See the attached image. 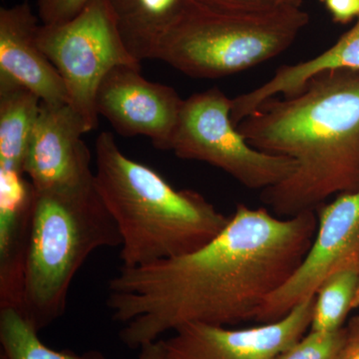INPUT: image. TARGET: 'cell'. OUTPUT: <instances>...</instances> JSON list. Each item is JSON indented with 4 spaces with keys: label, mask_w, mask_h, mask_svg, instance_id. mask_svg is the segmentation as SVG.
<instances>
[{
    "label": "cell",
    "mask_w": 359,
    "mask_h": 359,
    "mask_svg": "<svg viewBox=\"0 0 359 359\" xmlns=\"http://www.w3.org/2000/svg\"><path fill=\"white\" fill-rule=\"evenodd\" d=\"M318 214L280 218L266 208L237 205L221 233L175 259L122 268L107 285L106 306L131 349L188 323L233 327L285 283L308 254Z\"/></svg>",
    "instance_id": "1"
},
{
    "label": "cell",
    "mask_w": 359,
    "mask_h": 359,
    "mask_svg": "<svg viewBox=\"0 0 359 359\" xmlns=\"http://www.w3.org/2000/svg\"><path fill=\"white\" fill-rule=\"evenodd\" d=\"M237 128L252 147L297 165L262 191L276 216L316 212L335 194L359 190V70L316 75L294 95L266 99Z\"/></svg>",
    "instance_id": "2"
},
{
    "label": "cell",
    "mask_w": 359,
    "mask_h": 359,
    "mask_svg": "<svg viewBox=\"0 0 359 359\" xmlns=\"http://www.w3.org/2000/svg\"><path fill=\"white\" fill-rule=\"evenodd\" d=\"M95 186L122 238V268H139L201 249L230 216L204 196L177 190L150 167L127 157L114 136L96 140Z\"/></svg>",
    "instance_id": "3"
},
{
    "label": "cell",
    "mask_w": 359,
    "mask_h": 359,
    "mask_svg": "<svg viewBox=\"0 0 359 359\" xmlns=\"http://www.w3.org/2000/svg\"><path fill=\"white\" fill-rule=\"evenodd\" d=\"M36 191V190H35ZM122 238L92 178L36 191L21 313L39 332L65 313L73 278L92 252Z\"/></svg>",
    "instance_id": "4"
},
{
    "label": "cell",
    "mask_w": 359,
    "mask_h": 359,
    "mask_svg": "<svg viewBox=\"0 0 359 359\" xmlns=\"http://www.w3.org/2000/svg\"><path fill=\"white\" fill-rule=\"evenodd\" d=\"M309 21L302 8L245 14L194 0L161 40L155 59L198 79L230 76L282 54Z\"/></svg>",
    "instance_id": "5"
},
{
    "label": "cell",
    "mask_w": 359,
    "mask_h": 359,
    "mask_svg": "<svg viewBox=\"0 0 359 359\" xmlns=\"http://www.w3.org/2000/svg\"><path fill=\"white\" fill-rule=\"evenodd\" d=\"M231 99L219 88L184 100L169 151L184 160L223 170L252 190L264 191L289 178L295 162L252 147L231 117Z\"/></svg>",
    "instance_id": "6"
},
{
    "label": "cell",
    "mask_w": 359,
    "mask_h": 359,
    "mask_svg": "<svg viewBox=\"0 0 359 359\" xmlns=\"http://www.w3.org/2000/svg\"><path fill=\"white\" fill-rule=\"evenodd\" d=\"M37 42L65 81L69 105L89 132L98 126L99 84L116 66H141L123 42L109 0H91L76 18L39 26Z\"/></svg>",
    "instance_id": "7"
},
{
    "label": "cell",
    "mask_w": 359,
    "mask_h": 359,
    "mask_svg": "<svg viewBox=\"0 0 359 359\" xmlns=\"http://www.w3.org/2000/svg\"><path fill=\"white\" fill-rule=\"evenodd\" d=\"M184 99L167 85L148 81L141 66L120 65L104 76L96 92L99 117L118 134L144 136L159 150L169 151Z\"/></svg>",
    "instance_id": "8"
},
{
    "label": "cell",
    "mask_w": 359,
    "mask_h": 359,
    "mask_svg": "<svg viewBox=\"0 0 359 359\" xmlns=\"http://www.w3.org/2000/svg\"><path fill=\"white\" fill-rule=\"evenodd\" d=\"M316 295L287 316L259 327L230 328L188 323L164 340L170 359H273L302 339L311 328Z\"/></svg>",
    "instance_id": "9"
},
{
    "label": "cell",
    "mask_w": 359,
    "mask_h": 359,
    "mask_svg": "<svg viewBox=\"0 0 359 359\" xmlns=\"http://www.w3.org/2000/svg\"><path fill=\"white\" fill-rule=\"evenodd\" d=\"M318 230L308 254L289 280L257 309L255 321L273 323L313 297L359 237V190L342 193L316 210Z\"/></svg>",
    "instance_id": "10"
},
{
    "label": "cell",
    "mask_w": 359,
    "mask_h": 359,
    "mask_svg": "<svg viewBox=\"0 0 359 359\" xmlns=\"http://www.w3.org/2000/svg\"><path fill=\"white\" fill-rule=\"evenodd\" d=\"M86 123L69 104L41 102L26 153L25 173L35 190L74 186L94 176L82 136Z\"/></svg>",
    "instance_id": "11"
},
{
    "label": "cell",
    "mask_w": 359,
    "mask_h": 359,
    "mask_svg": "<svg viewBox=\"0 0 359 359\" xmlns=\"http://www.w3.org/2000/svg\"><path fill=\"white\" fill-rule=\"evenodd\" d=\"M40 25L28 2L0 9V75L23 85L41 102L69 104L65 81L37 42Z\"/></svg>",
    "instance_id": "12"
},
{
    "label": "cell",
    "mask_w": 359,
    "mask_h": 359,
    "mask_svg": "<svg viewBox=\"0 0 359 359\" xmlns=\"http://www.w3.org/2000/svg\"><path fill=\"white\" fill-rule=\"evenodd\" d=\"M35 193L25 172L0 169V309H22Z\"/></svg>",
    "instance_id": "13"
},
{
    "label": "cell",
    "mask_w": 359,
    "mask_h": 359,
    "mask_svg": "<svg viewBox=\"0 0 359 359\" xmlns=\"http://www.w3.org/2000/svg\"><path fill=\"white\" fill-rule=\"evenodd\" d=\"M341 69L359 70V18L358 23L327 50L306 61L280 66L261 86L231 99V120L237 125L266 99L294 95L316 75Z\"/></svg>",
    "instance_id": "14"
},
{
    "label": "cell",
    "mask_w": 359,
    "mask_h": 359,
    "mask_svg": "<svg viewBox=\"0 0 359 359\" xmlns=\"http://www.w3.org/2000/svg\"><path fill=\"white\" fill-rule=\"evenodd\" d=\"M125 46L142 62L155 59L161 40L194 0H109Z\"/></svg>",
    "instance_id": "15"
},
{
    "label": "cell",
    "mask_w": 359,
    "mask_h": 359,
    "mask_svg": "<svg viewBox=\"0 0 359 359\" xmlns=\"http://www.w3.org/2000/svg\"><path fill=\"white\" fill-rule=\"evenodd\" d=\"M40 106L41 100L32 91L0 75V169L25 172Z\"/></svg>",
    "instance_id": "16"
},
{
    "label": "cell",
    "mask_w": 359,
    "mask_h": 359,
    "mask_svg": "<svg viewBox=\"0 0 359 359\" xmlns=\"http://www.w3.org/2000/svg\"><path fill=\"white\" fill-rule=\"evenodd\" d=\"M359 308V237L325 278L316 294L311 332H330L344 327Z\"/></svg>",
    "instance_id": "17"
},
{
    "label": "cell",
    "mask_w": 359,
    "mask_h": 359,
    "mask_svg": "<svg viewBox=\"0 0 359 359\" xmlns=\"http://www.w3.org/2000/svg\"><path fill=\"white\" fill-rule=\"evenodd\" d=\"M39 334L20 309H0V359H106L97 351H56L43 344Z\"/></svg>",
    "instance_id": "18"
},
{
    "label": "cell",
    "mask_w": 359,
    "mask_h": 359,
    "mask_svg": "<svg viewBox=\"0 0 359 359\" xmlns=\"http://www.w3.org/2000/svg\"><path fill=\"white\" fill-rule=\"evenodd\" d=\"M346 328L330 332H311L273 359H334L344 339Z\"/></svg>",
    "instance_id": "19"
},
{
    "label": "cell",
    "mask_w": 359,
    "mask_h": 359,
    "mask_svg": "<svg viewBox=\"0 0 359 359\" xmlns=\"http://www.w3.org/2000/svg\"><path fill=\"white\" fill-rule=\"evenodd\" d=\"M207 6L245 14H266L301 9L304 0H199Z\"/></svg>",
    "instance_id": "20"
},
{
    "label": "cell",
    "mask_w": 359,
    "mask_h": 359,
    "mask_svg": "<svg viewBox=\"0 0 359 359\" xmlns=\"http://www.w3.org/2000/svg\"><path fill=\"white\" fill-rule=\"evenodd\" d=\"M91 0H37L42 25H61L76 18Z\"/></svg>",
    "instance_id": "21"
},
{
    "label": "cell",
    "mask_w": 359,
    "mask_h": 359,
    "mask_svg": "<svg viewBox=\"0 0 359 359\" xmlns=\"http://www.w3.org/2000/svg\"><path fill=\"white\" fill-rule=\"evenodd\" d=\"M341 346L334 359H359V316L348 320Z\"/></svg>",
    "instance_id": "22"
},
{
    "label": "cell",
    "mask_w": 359,
    "mask_h": 359,
    "mask_svg": "<svg viewBox=\"0 0 359 359\" xmlns=\"http://www.w3.org/2000/svg\"><path fill=\"white\" fill-rule=\"evenodd\" d=\"M337 23L349 22L359 18V0H320Z\"/></svg>",
    "instance_id": "23"
},
{
    "label": "cell",
    "mask_w": 359,
    "mask_h": 359,
    "mask_svg": "<svg viewBox=\"0 0 359 359\" xmlns=\"http://www.w3.org/2000/svg\"><path fill=\"white\" fill-rule=\"evenodd\" d=\"M138 359H170L164 340L158 339L142 346Z\"/></svg>",
    "instance_id": "24"
}]
</instances>
